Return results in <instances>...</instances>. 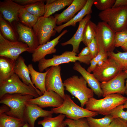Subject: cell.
I'll return each instance as SVG.
<instances>
[{
    "instance_id": "1",
    "label": "cell",
    "mask_w": 127,
    "mask_h": 127,
    "mask_svg": "<svg viewBox=\"0 0 127 127\" xmlns=\"http://www.w3.org/2000/svg\"><path fill=\"white\" fill-rule=\"evenodd\" d=\"M127 97L121 94L115 93L106 95L103 99H97L94 97L90 99L86 103L85 108L103 115L109 112L117 106L123 104Z\"/></svg>"
},
{
    "instance_id": "2",
    "label": "cell",
    "mask_w": 127,
    "mask_h": 127,
    "mask_svg": "<svg viewBox=\"0 0 127 127\" xmlns=\"http://www.w3.org/2000/svg\"><path fill=\"white\" fill-rule=\"evenodd\" d=\"M63 83L65 90L78 99L82 107L94 97L93 91L87 87V83L82 76L73 75L65 80Z\"/></svg>"
},
{
    "instance_id": "3",
    "label": "cell",
    "mask_w": 127,
    "mask_h": 127,
    "mask_svg": "<svg viewBox=\"0 0 127 127\" xmlns=\"http://www.w3.org/2000/svg\"><path fill=\"white\" fill-rule=\"evenodd\" d=\"M34 97L29 95L7 94L0 98V103L9 107V110L5 113L6 114L25 122V115L26 104L29 100Z\"/></svg>"
},
{
    "instance_id": "4",
    "label": "cell",
    "mask_w": 127,
    "mask_h": 127,
    "mask_svg": "<svg viewBox=\"0 0 127 127\" xmlns=\"http://www.w3.org/2000/svg\"><path fill=\"white\" fill-rule=\"evenodd\" d=\"M98 16L115 32L127 28V6L112 8L101 11Z\"/></svg>"
},
{
    "instance_id": "5",
    "label": "cell",
    "mask_w": 127,
    "mask_h": 127,
    "mask_svg": "<svg viewBox=\"0 0 127 127\" xmlns=\"http://www.w3.org/2000/svg\"><path fill=\"white\" fill-rule=\"evenodd\" d=\"M64 99L63 103L60 106L52 109L54 113L62 114L65 115L67 118L74 120L94 117L99 114L97 112L79 106L73 101L69 95L65 94Z\"/></svg>"
},
{
    "instance_id": "6",
    "label": "cell",
    "mask_w": 127,
    "mask_h": 127,
    "mask_svg": "<svg viewBox=\"0 0 127 127\" xmlns=\"http://www.w3.org/2000/svg\"><path fill=\"white\" fill-rule=\"evenodd\" d=\"M77 55V53L72 51H66L60 55H54L53 57L50 59L44 58L38 62V70L40 72H42L49 67L58 66L61 64L70 62L75 63L77 61L89 65L93 58L90 54L82 57L76 56Z\"/></svg>"
},
{
    "instance_id": "7",
    "label": "cell",
    "mask_w": 127,
    "mask_h": 127,
    "mask_svg": "<svg viewBox=\"0 0 127 127\" xmlns=\"http://www.w3.org/2000/svg\"><path fill=\"white\" fill-rule=\"evenodd\" d=\"M7 94L29 95L35 98L40 96L35 89L22 81L15 73L7 80L0 83V98Z\"/></svg>"
},
{
    "instance_id": "8",
    "label": "cell",
    "mask_w": 127,
    "mask_h": 127,
    "mask_svg": "<svg viewBox=\"0 0 127 127\" xmlns=\"http://www.w3.org/2000/svg\"><path fill=\"white\" fill-rule=\"evenodd\" d=\"M56 25L57 20L54 16L38 18L32 28L40 45L49 41L51 37L55 35L56 32L54 29Z\"/></svg>"
},
{
    "instance_id": "9",
    "label": "cell",
    "mask_w": 127,
    "mask_h": 127,
    "mask_svg": "<svg viewBox=\"0 0 127 127\" xmlns=\"http://www.w3.org/2000/svg\"><path fill=\"white\" fill-rule=\"evenodd\" d=\"M115 31L105 22L103 21L98 22L95 38L98 51H101L107 53L113 51L115 47Z\"/></svg>"
},
{
    "instance_id": "10",
    "label": "cell",
    "mask_w": 127,
    "mask_h": 127,
    "mask_svg": "<svg viewBox=\"0 0 127 127\" xmlns=\"http://www.w3.org/2000/svg\"><path fill=\"white\" fill-rule=\"evenodd\" d=\"M30 49L26 44L20 41L13 42L5 39L0 32V56L16 61L20 55Z\"/></svg>"
},
{
    "instance_id": "11",
    "label": "cell",
    "mask_w": 127,
    "mask_h": 127,
    "mask_svg": "<svg viewBox=\"0 0 127 127\" xmlns=\"http://www.w3.org/2000/svg\"><path fill=\"white\" fill-rule=\"evenodd\" d=\"M122 71L120 65L115 60L108 57L102 65L96 66L92 72L97 80L102 83L109 81Z\"/></svg>"
},
{
    "instance_id": "12",
    "label": "cell",
    "mask_w": 127,
    "mask_h": 127,
    "mask_svg": "<svg viewBox=\"0 0 127 127\" xmlns=\"http://www.w3.org/2000/svg\"><path fill=\"white\" fill-rule=\"evenodd\" d=\"M47 69L45 80L46 91H53L64 99L65 95V89L61 75V66H52Z\"/></svg>"
},
{
    "instance_id": "13",
    "label": "cell",
    "mask_w": 127,
    "mask_h": 127,
    "mask_svg": "<svg viewBox=\"0 0 127 127\" xmlns=\"http://www.w3.org/2000/svg\"><path fill=\"white\" fill-rule=\"evenodd\" d=\"M12 25L18 35V41L26 44L29 49L30 53H32L40 45L32 28L20 22H15Z\"/></svg>"
},
{
    "instance_id": "14",
    "label": "cell",
    "mask_w": 127,
    "mask_h": 127,
    "mask_svg": "<svg viewBox=\"0 0 127 127\" xmlns=\"http://www.w3.org/2000/svg\"><path fill=\"white\" fill-rule=\"evenodd\" d=\"M127 78V74L123 71L109 81L100 83L103 96L104 97L107 95L115 93L125 94L126 89L125 82Z\"/></svg>"
},
{
    "instance_id": "15",
    "label": "cell",
    "mask_w": 127,
    "mask_h": 127,
    "mask_svg": "<svg viewBox=\"0 0 127 127\" xmlns=\"http://www.w3.org/2000/svg\"><path fill=\"white\" fill-rule=\"evenodd\" d=\"M64 99L59 95L52 91H46L39 97L28 100V103L36 105L42 108L48 107L57 108L60 106Z\"/></svg>"
},
{
    "instance_id": "16",
    "label": "cell",
    "mask_w": 127,
    "mask_h": 127,
    "mask_svg": "<svg viewBox=\"0 0 127 127\" xmlns=\"http://www.w3.org/2000/svg\"><path fill=\"white\" fill-rule=\"evenodd\" d=\"M24 7L12 0L0 1V11L4 18L13 25L15 22H20L18 14L20 10Z\"/></svg>"
},
{
    "instance_id": "17",
    "label": "cell",
    "mask_w": 127,
    "mask_h": 127,
    "mask_svg": "<svg viewBox=\"0 0 127 127\" xmlns=\"http://www.w3.org/2000/svg\"><path fill=\"white\" fill-rule=\"evenodd\" d=\"M68 31L67 30H64L59 36L52 40L43 44L40 45L32 53V62H39L44 58L47 55L56 53V50L55 47L59 42V40L61 37Z\"/></svg>"
},
{
    "instance_id": "18",
    "label": "cell",
    "mask_w": 127,
    "mask_h": 127,
    "mask_svg": "<svg viewBox=\"0 0 127 127\" xmlns=\"http://www.w3.org/2000/svg\"><path fill=\"white\" fill-rule=\"evenodd\" d=\"M87 0H73L69 7L61 13L55 14L54 16L57 20V25L60 26L70 21L84 7Z\"/></svg>"
},
{
    "instance_id": "19",
    "label": "cell",
    "mask_w": 127,
    "mask_h": 127,
    "mask_svg": "<svg viewBox=\"0 0 127 127\" xmlns=\"http://www.w3.org/2000/svg\"><path fill=\"white\" fill-rule=\"evenodd\" d=\"M53 111L44 110L38 105L27 103L26 105L25 118L30 127H35V123L39 117H52Z\"/></svg>"
},
{
    "instance_id": "20",
    "label": "cell",
    "mask_w": 127,
    "mask_h": 127,
    "mask_svg": "<svg viewBox=\"0 0 127 127\" xmlns=\"http://www.w3.org/2000/svg\"><path fill=\"white\" fill-rule=\"evenodd\" d=\"M73 68L81 74L86 81L88 86L92 90L94 94L98 97L103 96L100 83L93 74L91 73L86 70L81 66L79 62H76L75 63Z\"/></svg>"
},
{
    "instance_id": "21",
    "label": "cell",
    "mask_w": 127,
    "mask_h": 127,
    "mask_svg": "<svg viewBox=\"0 0 127 127\" xmlns=\"http://www.w3.org/2000/svg\"><path fill=\"white\" fill-rule=\"evenodd\" d=\"M91 18V14L85 16L82 20L79 22V25L76 32L72 37L67 41L61 44L62 46L68 44L72 46V51L76 53L79 52V48L81 42L82 41L84 29L87 22Z\"/></svg>"
},
{
    "instance_id": "22",
    "label": "cell",
    "mask_w": 127,
    "mask_h": 127,
    "mask_svg": "<svg viewBox=\"0 0 127 127\" xmlns=\"http://www.w3.org/2000/svg\"><path fill=\"white\" fill-rule=\"evenodd\" d=\"M14 73L20 78L22 82L26 84L31 85L37 91L40 96L43 94L37 89L32 83L30 77V72L28 66L25 64V60L21 56L18 57L14 68Z\"/></svg>"
},
{
    "instance_id": "23",
    "label": "cell",
    "mask_w": 127,
    "mask_h": 127,
    "mask_svg": "<svg viewBox=\"0 0 127 127\" xmlns=\"http://www.w3.org/2000/svg\"><path fill=\"white\" fill-rule=\"evenodd\" d=\"M94 1V0H87L84 7L71 20L65 23L57 26L55 28V30L59 33L66 27L70 26L75 27L76 23L81 21L84 16L92 13V8Z\"/></svg>"
},
{
    "instance_id": "24",
    "label": "cell",
    "mask_w": 127,
    "mask_h": 127,
    "mask_svg": "<svg viewBox=\"0 0 127 127\" xmlns=\"http://www.w3.org/2000/svg\"><path fill=\"white\" fill-rule=\"evenodd\" d=\"M16 61L0 56V83L7 80L15 73L14 68Z\"/></svg>"
},
{
    "instance_id": "25",
    "label": "cell",
    "mask_w": 127,
    "mask_h": 127,
    "mask_svg": "<svg viewBox=\"0 0 127 127\" xmlns=\"http://www.w3.org/2000/svg\"><path fill=\"white\" fill-rule=\"evenodd\" d=\"M31 76L32 83L43 94L47 91L45 86V80L48 70L44 72H38L33 68L31 64L28 66Z\"/></svg>"
},
{
    "instance_id": "26",
    "label": "cell",
    "mask_w": 127,
    "mask_h": 127,
    "mask_svg": "<svg viewBox=\"0 0 127 127\" xmlns=\"http://www.w3.org/2000/svg\"><path fill=\"white\" fill-rule=\"evenodd\" d=\"M0 32L6 39L12 41H18V37L13 26L3 18L0 12Z\"/></svg>"
},
{
    "instance_id": "27",
    "label": "cell",
    "mask_w": 127,
    "mask_h": 127,
    "mask_svg": "<svg viewBox=\"0 0 127 127\" xmlns=\"http://www.w3.org/2000/svg\"><path fill=\"white\" fill-rule=\"evenodd\" d=\"M73 0H46V11L44 16L48 17L56 12L69 6Z\"/></svg>"
},
{
    "instance_id": "28",
    "label": "cell",
    "mask_w": 127,
    "mask_h": 127,
    "mask_svg": "<svg viewBox=\"0 0 127 127\" xmlns=\"http://www.w3.org/2000/svg\"><path fill=\"white\" fill-rule=\"evenodd\" d=\"M65 117V115L60 114L54 117H44L43 120L39 121L38 124L42 127H65L66 125L64 121Z\"/></svg>"
},
{
    "instance_id": "29",
    "label": "cell",
    "mask_w": 127,
    "mask_h": 127,
    "mask_svg": "<svg viewBox=\"0 0 127 127\" xmlns=\"http://www.w3.org/2000/svg\"><path fill=\"white\" fill-rule=\"evenodd\" d=\"M25 122L4 113L0 114V127H21Z\"/></svg>"
},
{
    "instance_id": "30",
    "label": "cell",
    "mask_w": 127,
    "mask_h": 127,
    "mask_svg": "<svg viewBox=\"0 0 127 127\" xmlns=\"http://www.w3.org/2000/svg\"><path fill=\"white\" fill-rule=\"evenodd\" d=\"M97 25L89 20L86 24L84 30L82 42L86 46L95 37Z\"/></svg>"
},
{
    "instance_id": "31",
    "label": "cell",
    "mask_w": 127,
    "mask_h": 127,
    "mask_svg": "<svg viewBox=\"0 0 127 127\" xmlns=\"http://www.w3.org/2000/svg\"><path fill=\"white\" fill-rule=\"evenodd\" d=\"M45 0H39L32 4L25 6V8L29 12L39 18L44 16L46 11Z\"/></svg>"
},
{
    "instance_id": "32",
    "label": "cell",
    "mask_w": 127,
    "mask_h": 127,
    "mask_svg": "<svg viewBox=\"0 0 127 127\" xmlns=\"http://www.w3.org/2000/svg\"><path fill=\"white\" fill-rule=\"evenodd\" d=\"M18 16L20 22L32 28L36 24L38 18L29 12L24 7L20 10Z\"/></svg>"
},
{
    "instance_id": "33",
    "label": "cell",
    "mask_w": 127,
    "mask_h": 127,
    "mask_svg": "<svg viewBox=\"0 0 127 127\" xmlns=\"http://www.w3.org/2000/svg\"><path fill=\"white\" fill-rule=\"evenodd\" d=\"M86 119L90 127H109L113 118L110 115H107L101 118L90 117Z\"/></svg>"
},
{
    "instance_id": "34",
    "label": "cell",
    "mask_w": 127,
    "mask_h": 127,
    "mask_svg": "<svg viewBox=\"0 0 127 127\" xmlns=\"http://www.w3.org/2000/svg\"><path fill=\"white\" fill-rule=\"evenodd\" d=\"M108 57L115 60L120 66L123 71L127 70V51L117 53L113 51L108 53Z\"/></svg>"
},
{
    "instance_id": "35",
    "label": "cell",
    "mask_w": 127,
    "mask_h": 127,
    "mask_svg": "<svg viewBox=\"0 0 127 127\" xmlns=\"http://www.w3.org/2000/svg\"><path fill=\"white\" fill-rule=\"evenodd\" d=\"M127 42V28L121 31L115 32L114 45L115 47H121Z\"/></svg>"
},
{
    "instance_id": "36",
    "label": "cell",
    "mask_w": 127,
    "mask_h": 127,
    "mask_svg": "<svg viewBox=\"0 0 127 127\" xmlns=\"http://www.w3.org/2000/svg\"><path fill=\"white\" fill-rule=\"evenodd\" d=\"M64 123L68 127H90L86 118L77 120L67 118L64 120Z\"/></svg>"
},
{
    "instance_id": "37",
    "label": "cell",
    "mask_w": 127,
    "mask_h": 127,
    "mask_svg": "<svg viewBox=\"0 0 127 127\" xmlns=\"http://www.w3.org/2000/svg\"><path fill=\"white\" fill-rule=\"evenodd\" d=\"M123 104L119 105L113 109L109 112L113 118H118L127 121V111L123 110Z\"/></svg>"
},
{
    "instance_id": "38",
    "label": "cell",
    "mask_w": 127,
    "mask_h": 127,
    "mask_svg": "<svg viewBox=\"0 0 127 127\" xmlns=\"http://www.w3.org/2000/svg\"><path fill=\"white\" fill-rule=\"evenodd\" d=\"M108 53L103 51H98L97 55L93 58L90 62V65L87 71L90 73L92 72L96 66L98 62L100 60L108 58Z\"/></svg>"
},
{
    "instance_id": "39",
    "label": "cell",
    "mask_w": 127,
    "mask_h": 127,
    "mask_svg": "<svg viewBox=\"0 0 127 127\" xmlns=\"http://www.w3.org/2000/svg\"><path fill=\"white\" fill-rule=\"evenodd\" d=\"M115 0H94V4L98 10L104 11L112 8Z\"/></svg>"
},
{
    "instance_id": "40",
    "label": "cell",
    "mask_w": 127,
    "mask_h": 127,
    "mask_svg": "<svg viewBox=\"0 0 127 127\" xmlns=\"http://www.w3.org/2000/svg\"><path fill=\"white\" fill-rule=\"evenodd\" d=\"M90 52V54L94 58L97 55L98 52V45L95 38L93 39L87 45Z\"/></svg>"
},
{
    "instance_id": "41",
    "label": "cell",
    "mask_w": 127,
    "mask_h": 127,
    "mask_svg": "<svg viewBox=\"0 0 127 127\" xmlns=\"http://www.w3.org/2000/svg\"><path fill=\"white\" fill-rule=\"evenodd\" d=\"M127 121L121 118H113L109 127H127Z\"/></svg>"
},
{
    "instance_id": "42",
    "label": "cell",
    "mask_w": 127,
    "mask_h": 127,
    "mask_svg": "<svg viewBox=\"0 0 127 127\" xmlns=\"http://www.w3.org/2000/svg\"><path fill=\"white\" fill-rule=\"evenodd\" d=\"M14 1L22 6H25L34 3L39 0H12Z\"/></svg>"
},
{
    "instance_id": "43",
    "label": "cell",
    "mask_w": 127,
    "mask_h": 127,
    "mask_svg": "<svg viewBox=\"0 0 127 127\" xmlns=\"http://www.w3.org/2000/svg\"><path fill=\"white\" fill-rule=\"evenodd\" d=\"M127 6V0H115L112 8Z\"/></svg>"
},
{
    "instance_id": "44",
    "label": "cell",
    "mask_w": 127,
    "mask_h": 127,
    "mask_svg": "<svg viewBox=\"0 0 127 127\" xmlns=\"http://www.w3.org/2000/svg\"><path fill=\"white\" fill-rule=\"evenodd\" d=\"M90 54L89 49L88 47L86 46L83 48L81 52L78 55V56L82 57L88 55Z\"/></svg>"
},
{
    "instance_id": "45",
    "label": "cell",
    "mask_w": 127,
    "mask_h": 127,
    "mask_svg": "<svg viewBox=\"0 0 127 127\" xmlns=\"http://www.w3.org/2000/svg\"><path fill=\"white\" fill-rule=\"evenodd\" d=\"M10 110L9 107L7 105L3 104L0 107V114L5 113Z\"/></svg>"
},
{
    "instance_id": "46",
    "label": "cell",
    "mask_w": 127,
    "mask_h": 127,
    "mask_svg": "<svg viewBox=\"0 0 127 127\" xmlns=\"http://www.w3.org/2000/svg\"><path fill=\"white\" fill-rule=\"evenodd\" d=\"M107 59H103L100 60L96 66H100L102 65Z\"/></svg>"
},
{
    "instance_id": "47",
    "label": "cell",
    "mask_w": 127,
    "mask_h": 127,
    "mask_svg": "<svg viewBox=\"0 0 127 127\" xmlns=\"http://www.w3.org/2000/svg\"><path fill=\"white\" fill-rule=\"evenodd\" d=\"M122 49L125 52L127 51V42L121 47Z\"/></svg>"
},
{
    "instance_id": "48",
    "label": "cell",
    "mask_w": 127,
    "mask_h": 127,
    "mask_svg": "<svg viewBox=\"0 0 127 127\" xmlns=\"http://www.w3.org/2000/svg\"><path fill=\"white\" fill-rule=\"evenodd\" d=\"M21 127H30L28 124L27 122H25L24 124Z\"/></svg>"
},
{
    "instance_id": "49",
    "label": "cell",
    "mask_w": 127,
    "mask_h": 127,
    "mask_svg": "<svg viewBox=\"0 0 127 127\" xmlns=\"http://www.w3.org/2000/svg\"><path fill=\"white\" fill-rule=\"evenodd\" d=\"M123 109L127 108V100L123 104Z\"/></svg>"
},
{
    "instance_id": "50",
    "label": "cell",
    "mask_w": 127,
    "mask_h": 127,
    "mask_svg": "<svg viewBox=\"0 0 127 127\" xmlns=\"http://www.w3.org/2000/svg\"><path fill=\"white\" fill-rule=\"evenodd\" d=\"M127 74V70L124 71ZM126 83L125 85V88L126 89H127V79L126 80Z\"/></svg>"
},
{
    "instance_id": "51",
    "label": "cell",
    "mask_w": 127,
    "mask_h": 127,
    "mask_svg": "<svg viewBox=\"0 0 127 127\" xmlns=\"http://www.w3.org/2000/svg\"><path fill=\"white\" fill-rule=\"evenodd\" d=\"M125 94L127 95V89H126L125 92Z\"/></svg>"
},
{
    "instance_id": "52",
    "label": "cell",
    "mask_w": 127,
    "mask_h": 127,
    "mask_svg": "<svg viewBox=\"0 0 127 127\" xmlns=\"http://www.w3.org/2000/svg\"><path fill=\"white\" fill-rule=\"evenodd\" d=\"M126 125H127V121Z\"/></svg>"
}]
</instances>
